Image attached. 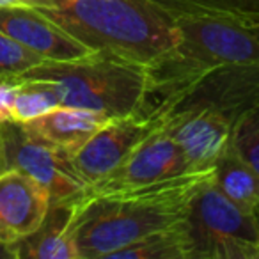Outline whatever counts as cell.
Segmentation results:
<instances>
[{
    "label": "cell",
    "mask_w": 259,
    "mask_h": 259,
    "mask_svg": "<svg viewBox=\"0 0 259 259\" xmlns=\"http://www.w3.org/2000/svg\"><path fill=\"white\" fill-rule=\"evenodd\" d=\"M213 181L211 169L130 188L87 190L73 201L80 259H108L130 243L185 220L194 197Z\"/></svg>",
    "instance_id": "cell-1"
},
{
    "label": "cell",
    "mask_w": 259,
    "mask_h": 259,
    "mask_svg": "<svg viewBox=\"0 0 259 259\" xmlns=\"http://www.w3.org/2000/svg\"><path fill=\"white\" fill-rule=\"evenodd\" d=\"M93 52L149 68L174 47V18L149 0H55L36 8Z\"/></svg>",
    "instance_id": "cell-2"
},
{
    "label": "cell",
    "mask_w": 259,
    "mask_h": 259,
    "mask_svg": "<svg viewBox=\"0 0 259 259\" xmlns=\"http://www.w3.org/2000/svg\"><path fill=\"white\" fill-rule=\"evenodd\" d=\"M172 18L178 39L163 57L146 68L148 94L141 110L213 68L259 62V39L243 23L219 16L181 15Z\"/></svg>",
    "instance_id": "cell-3"
},
{
    "label": "cell",
    "mask_w": 259,
    "mask_h": 259,
    "mask_svg": "<svg viewBox=\"0 0 259 259\" xmlns=\"http://www.w3.org/2000/svg\"><path fill=\"white\" fill-rule=\"evenodd\" d=\"M20 78H37L55 89L61 107L87 108L124 117L142 108L148 94L146 68L103 52L73 61H45Z\"/></svg>",
    "instance_id": "cell-4"
},
{
    "label": "cell",
    "mask_w": 259,
    "mask_h": 259,
    "mask_svg": "<svg viewBox=\"0 0 259 259\" xmlns=\"http://www.w3.org/2000/svg\"><path fill=\"white\" fill-rule=\"evenodd\" d=\"M190 259H259L255 213L234 204L211 183L194 197L185 217Z\"/></svg>",
    "instance_id": "cell-5"
},
{
    "label": "cell",
    "mask_w": 259,
    "mask_h": 259,
    "mask_svg": "<svg viewBox=\"0 0 259 259\" xmlns=\"http://www.w3.org/2000/svg\"><path fill=\"white\" fill-rule=\"evenodd\" d=\"M255 105H259V62H243L209 69L141 112L163 119L213 110L234 122Z\"/></svg>",
    "instance_id": "cell-6"
},
{
    "label": "cell",
    "mask_w": 259,
    "mask_h": 259,
    "mask_svg": "<svg viewBox=\"0 0 259 259\" xmlns=\"http://www.w3.org/2000/svg\"><path fill=\"white\" fill-rule=\"evenodd\" d=\"M9 169L29 174L48 190L52 204L73 202L85 192L87 185L73 169L71 158L36 137L22 122H2Z\"/></svg>",
    "instance_id": "cell-7"
},
{
    "label": "cell",
    "mask_w": 259,
    "mask_h": 259,
    "mask_svg": "<svg viewBox=\"0 0 259 259\" xmlns=\"http://www.w3.org/2000/svg\"><path fill=\"white\" fill-rule=\"evenodd\" d=\"M158 124V119L142 112L114 117L71 156L73 169L87 187L96 185L110 176Z\"/></svg>",
    "instance_id": "cell-8"
},
{
    "label": "cell",
    "mask_w": 259,
    "mask_h": 259,
    "mask_svg": "<svg viewBox=\"0 0 259 259\" xmlns=\"http://www.w3.org/2000/svg\"><path fill=\"white\" fill-rule=\"evenodd\" d=\"M190 170L180 144L160 122L110 176L87 187V190L101 192L149 185Z\"/></svg>",
    "instance_id": "cell-9"
},
{
    "label": "cell",
    "mask_w": 259,
    "mask_h": 259,
    "mask_svg": "<svg viewBox=\"0 0 259 259\" xmlns=\"http://www.w3.org/2000/svg\"><path fill=\"white\" fill-rule=\"evenodd\" d=\"M52 199L29 174L8 169L0 176V240L15 245L43 224Z\"/></svg>",
    "instance_id": "cell-10"
},
{
    "label": "cell",
    "mask_w": 259,
    "mask_h": 259,
    "mask_svg": "<svg viewBox=\"0 0 259 259\" xmlns=\"http://www.w3.org/2000/svg\"><path fill=\"white\" fill-rule=\"evenodd\" d=\"M180 144L192 170L211 169L231 146L233 121L213 110H195L158 119Z\"/></svg>",
    "instance_id": "cell-11"
},
{
    "label": "cell",
    "mask_w": 259,
    "mask_h": 259,
    "mask_svg": "<svg viewBox=\"0 0 259 259\" xmlns=\"http://www.w3.org/2000/svg\"><path fill=\"white\" fill-rule=\"evenodd\" d=\"M0 32L36 52L45 61H73L93 54L36 8L0 9Z\"/></svg>",
    "instance_id": "cell-12"
},
{
    "label": "cell",
    "mask_w": 259,
    "mask_h": 259,
    "mask_svg": "<svg viewBox=\"0 0 259 259\" xmlns=\"http://www.w3.org/2000/svg\"><path fill=\"white\" fill-rule=\"evenodd\" d=\"M114 117L87 108L59 107L22 124L32 135L43 139L71 158L98 130H101Z\"/></svg>",
    "instance_id": "cell-13"
},
{
    "label": "cell",
    "mask_w": 259,
    "mask_h": 259,
    "mask_svg": "<svg viewBox=\"0 0 259 259\" xmlns=\"http://www.w3.org/2000/svg\"><path fill=\"white\" fill-rule=\"evenodd\" d=\"M13 248L16 259H80L75 241L73 202L50 204L43 224Z\"/></svg>",
    "instance_id": "cell-14"
},
{
    "label": "cell",
    "mask_w": 259,
    "mask_h": 259,
    "mask_svg": "<svg viewBox=\"0 0 259 259\" xmlns=\"http://www.w3.org/2000/svg\"><path fill=\"white\" fill-rule=\"evenodd\" d=\"M213 185L240 208L252 213L259 208V174L234 151L233 146L217 160Z\"/></svg>",
    "instance_id": "cell-15"
},
{
    "label": "cell",
    "mask_w": 259,
    "mask_h": 259,
    "mask_svg": "<svg viewBox=\"0 0 259 259\" xmlns=\"http://www.w3.org/2000/svg\"><path fill=\"white\" fill-rule=\"evenodd\" d=\"M108 259H190V240L185 220L130 243L110 254Z\"/></svg>",
    "instance_id": "cell-16"
},
{
    "label": "cell",
    "mask_w": 259,
    "mask_h": 259,
    "mask_svg": "<svg viewBox=\"0 0 259 259\" xmlns=\"http://www.w3.org/2000/svg\"><path fill=\"white\" fill-rule=\"evenodd\" d=\"M170 16H219L252 25L259 23V0H149Z\"/></svg>",
    "instance_id": "cell-17"
},
{
    "label": "cell",
    "mask_w": 259,
    "mask_h": 259,
    "mask_svg": "<svg viewBox=\"0 0 259 259\" xmlns=\"http://www.w3.org/2000/svg\"><path fill=\"white\" fill-rule=\"evenodd\" d=\"M18 78L15 107H13V122H29L48 112L61 107L55 89L45 80Z\"/></svg>",
    "instance_id": "cell-18"
},
{
    "label": "cell",
    "mask_w": 259,
    "mask_h": 259,
    "mask_svg": "<svg viewBox=\"0 0 259 259\" xmlns=\"http://www.w3.org/2000/svg\"><path fill=\"white\" fill-rule=\"evenodd\" d=\"M231 146L259 174V105L243 112L233 122Z\"/></svg>",
    "instance_id": "cell-19"
},
{
    "label": "cell",
    "mask_w": 259,
    "mask_h": 259,
    "mask_svg": "<svg viewBox=\"0 0 259 259\" xmlns=\"http://www.w3.org/2000/svg\"><path fill=\"white\" fill-rule=\"evenodd\" d=\"M41 62H45L41 55L0 32V78H16Z\"/></svg>",
    "instance_id": "cell-20"
},
{
    "label": "cell",
    "mask_w": 259,
    "mask_h": 259,
    "mask_svg": "<svg viewBox=\"0 0 259 259\" xmlns=\"http://www.w3.org/2000/svg\"><path fill=\"white\" fill-rule=\"evenodd\" d=\"M16 91H18V78H0V124L13 121Z\"/></svg>",
    "instance_id": "cell-21"
},
{
    "label": "cell",
    "mask_w": 259,
    "mask_h": 259,
    "mask_svg": "<svg viewBox=\"0 0 259 259\" xmlns=\"http://www.w3.org/2000/svg\"><path fill=\"white\" fill-rule=\"evenodd\" d=\"M55 0H0V9L6 8H43L54 4Z\"/></svg>",
    "instance_id": "cell-22"
},
{
    "label": "cell",
    "mask_w": 259,
    "mask_h": 259,
    "mask_svg": "<svg viewBox=\"0 0 259 259\" xmlns=\"http://www.w3.org/2000/svg\"><path fill=\"white\" fill-rule=\"evenodd\" d=\"M8 155H6V142H4V134H2V124H0V176L8 170Z\"/></svg>",
    "instance_id": "cell-23"
},
{
    "label": "cell",
    "mask_w": 259,
    "mask_h": 259,
    "mask_svg": "<svg viewBox=\"0 0 259 259\" xmlns=\"http://www.w3.org/2000/svg\"><path fill=\"white\" fill-rule=\"evenodd\" d=\"M0 259H16V252L13 245H8L0 240Z\"/></svg>",
    "instance_id": "cell-24"
},
{
    "label": "cell",
    "mask_w": 259,
    "mask_h": 259,
    "mask_svg": "<svg viewBox=\"0 0 259 259\" xmlns=\"http://www.w3.org/2000/svg\"><path fill=\"white\" fill-rule=\"evenodd\" d=\"M247 27L252 30V34H254V36L259 39V23H252V25H247Z\"/></svg>",
    "instance_id": "cell-25"
},
{
    "label": "cell",
    "mask_w": 259,
    "mask_h": 259,
    "mask_svg": "<svg viewBox=\"0 0 259 259\" xmlns=\"http://www.w3.org/2000/svg\"><path fill=\"white\" fill-rule=\"evenodd\" d=\"M255 217H257V222H259V208L255 209Z\"/></svg>",
    "instance_id": "cell-26"
}]
</instances>
